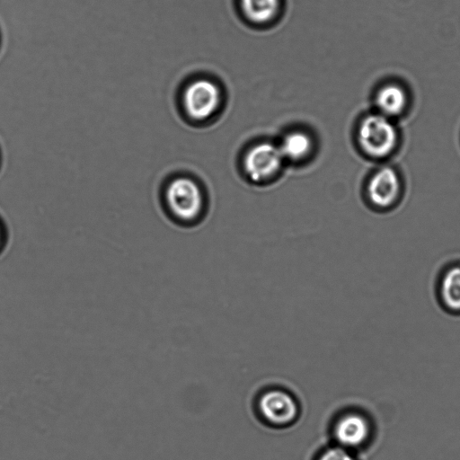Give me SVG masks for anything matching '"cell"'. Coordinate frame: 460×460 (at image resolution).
Masks as SVG:
<instances>
[{
    "instance_id": "cell-8",
    "label": "cell",
    "mask_w": 460,
    "mask_h": 460,
    "mask_svg": "<svg viewBox=\"0 0 460 460\" xmlns=\"http://www.w3.org/2000/svg\"><path fill=\"white\" fill-rule=\"evenodd\" d=\"M435 295L443 311L460 316V257L441 267L435 281Z\"/></svg>"
},
{
    "instance_id": "cell-14",
    "label": "cell",
    "mask_w": 460,
    "mask_h": 460,
    "mask_svg": "<svg viewBox=\"0 0 460 460\" xmlns=\"http://www.w3.org/2000/svg\"><path fill=\"white\" fill-rule=\"evenodd\" d=\"M0 162H1V155H0Z\"/></svg>"
},
{
    "instance_id": "cell-13",
    "label": "cell",
    "mask_w": 460,
    "mask_h": 460,
    "mask_svg": "<svg viewBox=\"0 0 460 460\" xmlns=\"http://www.w3.org/2000/svg\"><path fill=\"white\" fill-rule=\"evenodd\" d=\"M6 241V234L3 223L0 220V252L3 250Z\"/></svg>"
},
{
    "instance_id": "cell-11",
    "label": "cell",
    "mask_w": 460,
    "mask_h": 460,
    "mask_svg": "<svg viewBox=\"0 0 460 460\" xmlns=\"http://www.w3.org/2000/svg\"><path fill=\"white\" fill-rule=\"evenodd\" d=\"M279 147L284 159L299 161L310 152L312 141L305 133L295 131L286 135Z\"/></svg>"
},
{
    "instance_id": "cell-4",
    "label": "cell",
    "mask_w": 460,
    "mask_h": 460,
    "mask_svg": "<svg viewBox=\"0 0 460 460\" xmlns=\"http://www.w3.org/2000/svg\"><path fill=\"white\" fill-rule=\"evenodd\" d=\"M360 147L369 156L383 159L389 156L398 144V132L393 119L379 113L366 116L358 129Z\"/></svg>"
},
{
    "instance_id": "cell-12",
    "label": "cell",
    "mask_w": 460,
    "mask_h": 460,
    "mask_svg": "<svg viewBox=\"0 0 460 460\" xmlns=\"http://www.w3.org/2000/svg\"><path fill=\"white\" fill-rule=\"evenodd\" d=\"M315 460H358L356 452L332 444L323 449Z\"/></svg>"
},
{
    "instance_id": "cell-7",
    "label": "cell",
    "mask_w": 460,
    "mask_h": 460,
    "mask_svg": "<svg viewBox=\"0 0 460 460\" xmlns=\"http://www.w3.org/2000/svg\"><path fill=\"white\" fill-rule=\"evenodd\" d=\"M220 92L216 84L206 79L189 83L181 93V105L185 114L195 120L210 117L220 103Z\"/></svg>"
},
{
    "instance_id": "cell-10",
    "label": "cell",
    "mask_w": 460,
    "mask_h": 460,
    "mask_svg": "<svg viewBox=\"0 0 460 460\" xmlns=\"http://www.w3.org/2000/svg\"><path fill=\"white\" fill-rule=\"evenodd\" d=\"M239 3L244 16L255 23L273 19L281 5V0H239Z\"/></svg>"
},
{
    "instance_id": "cell-1",
    "label": "cell",
    "mask_w": 460,
    "mask_h": 460,
    "mask_svg": "<svg viewBox=\"0 0 460 460\" xmlns=\"http://www.w3.org/2000/svg\"><path fill=\"white\" fill-rule=\"evenodd\" d=\"M161 207L167 217L181 227H194L207 217L209 203L203 186L193 177L176 174L161 186Z\"/></svg>"
},
{
    "instance_id": "cell-6",
    "label": "cell",
    "mask_w": 460,
    "mask_h": 460,
    "mask_svg": "<svg viewBox=\"0 0 460 460\" xmlns=\"http://www.w3.org/2000/svg\"><path fill=\"white\" fill-rule=\"evenodd\" d=\"M283 161L279 146L264 142L248 151L243 159V169L251 183L264 185L279 175Z\"/></svg>"
},
{
    "instance_id": "cell-9",
    "label": "cell",
    "mask_w": 460,
    "mask_h": 460,
    "mask_svg": "<svg viewBox=\"0 0 460 460\" xmlns=\"http://www.w3.org/2000/svg\"><path fill=\"white\" fill-rule=\"evenodd\" d=\"M375 102L377 112L393 119L406 110L408 95L401 85L386 84L377 91Z\"/></svg>"
},
{
    "instance_id": "cell-5",
    "label": "cell",
    "mask_w": 460,
    "mask_h": 460,
    "mask_svg": "<svg viewBox=\"0 0 460 460\" xmlns=\"http://www.w3.org/2000/svg\"><path fill=\"white\" fill-rule=\"evenodd\" d=\"M256 408L263 421L272 427L290 426L299 416V404L295 396L282 388H270L262 392Z\"/></svg>"
},
{
    "instance_id": "cell-2",
    "label": "cell",
    "mask_w": 460,
    "mask_h": 460,
    "mask_svg": "<svg viewBox=\"0 0 460 460\" xmlns=\"http://www.w3.org/2000/svg\"><path fill=\"white\" fill-rule=\"evenodd\" d=\"M405 194V185L399 172L385 165L374 171L362 190L367 208L376 213H389L397 208Z\"/></svg>"
},
{
    "instance_id": "cell-3",
    "label": "cell",
    "mask_w": 460,
    "mask_h": 460,
    "mask_svg": "<svg viewBox=\"0 0 460 460\" xmlns=\"http://www.w3.org/2000/svg\"><path fill=\"white\" fill-rule=\"evenodd\" d=\"M375 435V423L371 416L362 410H346L335 418L332 425L334 444L353 452L368 447Z\"/></svg>"
}]
</instances>
